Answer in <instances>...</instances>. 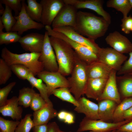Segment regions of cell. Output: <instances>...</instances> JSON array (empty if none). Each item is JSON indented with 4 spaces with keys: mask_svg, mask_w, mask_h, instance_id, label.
Here are the masks:
<instances>
[{
    "mask_svg": "<svg viewBox=\"0 0 132 132\" xmlns=\"http://www.w3.org/2000/svg\"><path fill=\"white\" fill-rule=\"evenodd\" d=\"M0 132H2L0 131Z\"/></svg>",
    "mask_w": 132,
    "mask_h": 132,
    "instance_id": "obj_55",
    "label": "cell"
},
{
    "mask_svg": "<svg viewBox=\"0 0 132 132\" xmlns=\"http://www.w3.org/2000/svg\"><path fill=\"white\" fill-rule=\"evenodd\" d=\"M108 79L104 78H89L85 94L88 98L98 101L104 91Z\"/></svg>",
    "mask_w": 132,
    "mask_h": 132,
    "instance_id": "obj_20",
    "label": "cell"
},
{
    "mask_svg": "<svg viewBox=\"0 0 132 132\" xmlns=\"http://www.w3.org/2000/svg\"><path fill=\"white\" fill-rule=\"evenodd\" d=\"M78 105L74 110L79 113H83L86 118L91 120H98V105L84 97H81L77 100Z\"/></svg>",
    "mask_w": 132,
    "mask_h": 132,
    "instance_id": "obj_18",
    "label": "cell"
},
{
    "mask_svg": "<svg viewBox=\"0 0 132 132\" xmlns=\"http://www.w3.org/2000/svg\"><path fill=\"white\" fill-rule=\"evenodd\" d=\"M52 29L64 34L72 40L87 47L97 55L100 47L95 42V40L84 37L76 31L73 27L66 26Z\"/></svg>",
    "mask_w": 132,
    "mask_h": 132,
    "instance_id": "obj_14",
    "label": "cell"
},
{
    "mask_svg": "<svg viewBox=\"0 0 132 132\" xmlns=\"http://www.w3.org/2000/svg\"><path fill=\"white\" fill-rule=\"evenodd\" d=\"M112 70L99 61L87 65L86 71L88 78H108Z\"/></svg>",
    "mask_w": 132,
    "mask_h": 132,
    "instance_id": "obj_22",
    "label": "cell"
},
{
    "mask_svg": "<svg viewBox=\"0 0 132 132\" xmlns=\"http://www.w3.org/2000/svg\"><path fill=\"white\" fill-rule=\"evenodd\" d=\"M129 54V59L124 62L120 69L117 72L118 75L132 73V51Z\"/></svg>",
    "mask_w": 132,
    "mask_h": 132,
    "instance_id": "obj_40",
    "label": "cell"
},
{
    "mask_svg": "<svg viewBox=\"0 0 132 132\" xmlns=\"http://www.w3.org/2000/svg\"><path fill=\"white\" fill-rule=\"evenodd\" d=\"M130 74H132V73H130Z\"/></svg>",
    "mask_w": 132,
    "mask_h": 132,
    "instance_id": "obj_56",
    "label": "cell"
},
{
    "mask_svg": "<svg viewBox=\"0 0 132 132\" xmlns=\"http://www.w3.org/2000/svg\"><path fill=\"white\" fill-rule=\"evenodd\" d=\"M37 76L38 78L45 83L49 97L55 89L62 87L69 88L67 79L58 71L51 72L44 70L38 74Z\"/></svg>",
    "mask_w": 132,
    "mask_h": 132,
    "instance_id": "obj_10",
    "label": "cell"
},
{
    "mask_svg": "<svg viewBox=\"0 0 132 132\" xmlns=\"http://www.w3.org/2000/svg\"><path fill=\"white\" fill-rule=\"evenodd\" d=\"M131 31H132V28H131Z\"/></svg>",
    "mask_w": 132,
    "mask_h": 132,
    "instance_id": "obj_54",
    "label": "cell"
},
{
    "mask_svg": "<svg viewBox=\"0 0 132 132\" xmlns=\"http://www.w3.org/2000/svg\"><path fill=\"white\" fill-rule=\"evenodd\" d=\"M26 6V12L29 16L33 20L41 22L42 11L41 4L36 0H27Z\"/></svg>",
    "mask_w": 132,
    "mask_h": 132,
    "instance_id": "obj_25",
    "label": "cell"
},
{
    "mask_svg": "<svg viewBox=\"0 0 132 132\" xmlns=\"http://www.w3.org/2000/svg\"><path fill=\"white\" fill-rule=\"evenodd\" d=\"M32 115L29 114L21 120L16 127L15 132H30L34 125L31 118Z\"/></svg>",
    "mask_w": 132,
    "mask_h": 132,
    "instance_id": "obj_32",
    "label": "cell"
},
{
    "mask_svg": "<svg viewBox=\"0 0 132 132\" xmlns=\"http://www.w3.org/2000/svg\"><path fill=\"white\" fill-rule=\"evenodd\" d=\"M71 93L69 88L62 87L54 90L52 94L63 101L68 102L75 107L77 106L78 105V101Z\"/></svg>",
    "mask_w": 132,
    "mask_h": 132,
    "instance_id": "obj_30",
    "label": "cell"
},
{
    "mask_svg": "<svg viewBox=\"0 0 132 132\" xmlns=\"http://www.w3.org/2000/svg\"><path fill=\"white\" fill-rule=\"evenodd\" d=\"M45 28L49 36L61 39L68 44L80 59L87 65L98 61L97 55L88 47L72 40L62 33L54 31L51 26H46Z\"/></svg>",
    "mask_w": 132,
    "mask_h": 132,
    "instance_id": "obj_5",
    "label": "cell"
},
{
    "mask_svg": "<svg viewBox=\"0 0 132 132\" xmlns=\"http://www.w3.org/2000/svg\"><path fill=\"white\" fill-rule=\"evenodd\" d=\"M110 24L102 17L92 13L78 11L75 30L82 35L95 40L104 36Z\"/></svg>",
    "mask_w": 132,
    "mask_h": 132,
    "instance_id": "obj_1",
    "label": "cell"
},
{
    "mask_svg": "<svg viewBox=\"0 0 132 132\" xmlns=\"http://www.w3.org/2000/svg\"><path fill=\"white\" fill-rule=\"evenodd\" d=\"M77 12V10L73 6L65 4L51 25L52 29L66 26L74 28Z\"/></svg>",
    "mask_w": 132,
    "mask_h": 132,
    "instance_id": "obj_13",
    "label": "cell"
},
{
    "mask_svg": "<svg viewBox=\"0 0 132 132\" xmlns=\"http://www.w3.org/2000/svg\"><path fill=\"white\" fill-rule=\"evenodd\" d=\"M131 121L124 120L117 122H108L100 120L90 119L85 117L80 123L77 132L91 131L95 132H109L117 130L121 126Z\"/></svg>",
    "mask_w": 132,
    "mask_h": 132,
    "instance_id": "obj_6",
    "label": "cell"
},
{
    "mask_svg": "<svg viewBox=\"0 0 132 132\" xmlns=\"http://www.w3.org/2000/svg\"><path fill=\"white\" fill-rule=\"evenodd\" d=\"M98 61L117 72L121 69L128 57L112 48H100L97 54Z\"/></svg>",
    "mask_w": 132,
    "mask_h": 132,
    "instance_id": "obj_7",
    "label": "cell"
},
{
    "mask_svg": "<svg viewBox=\"0 0 132 132\" xmlns=\"http://www.w3.org/2000/svg\"><path fill=\"white\" fill-rule=\"evenodd\" d=\"M132 106V97L124 98L117 106L114 112L113 120L115 122L123 121L122 119L123 114Z\"/></svg>",
    "mask_w": 132,
    "mask_h": 132,
    "instance_id": "obj_29",
    "label": "cell"
},
{
    "mask_svg": "<svg viewBox=\"0 0 132 132\" xmlns=\"http://www.w3.org/2000/svg\"><path fill=\"white\" fill-rule=\"evenodd\" d=\"M122 119L124 120L132 121V106L125 112Z\"/></svg>",
    "mask_w": 132,
    "mask_h": 132,
    "instance_id": "obj_46",
    "label": "cell"
},
{
    "mask_svg": "<svg viewBox=\"0 0 132 132\" xmlns=\"http://www.w3.org/2000/svg\"><path fill=\"white\" fill-rule=\"evenodd\" d=\"M4 28V25L0 19V33L3 32V30Z\"/></svg>",
    "mask_w": 132,
    "mask_h": 132,
    "instance_id": "obj_49",
    "label": "cell"
},
{
    "mask_svg": "<svg viewBox=\"0 0 132 132\" xmlns=\"http://www.w3.org/2000/svg\"><path fill=\"white\" fill-rule=\"evenodd\" d=\"M65 3L72 5L77 10L87 9L92 10L101 16L110 24L111 22L110 14L103 9L102 0H63Z\"/></svg>",
    "mask_w": 132,
    "mask_h": 132,
    "instance_id": "obj_12",
    "label": "cell"
},
{
    "mask_svg": "<svg viewBox=\"0 0 132 132\" xmlns=\"http://www.w3.org/2000/svg\"><path fill=\"white\" fill-rule=\"evenodd\" d=\"M34 76L31 72L29 75L27 80L30 83L32 88L34 87L38 90L41 96L47 103L51 102L49 98L46 85L43 83L42 80L36 78Z\"/></svg>",
    "mask_w": 132,
    "mask_h": 132,
    "instance_id": "obj_26",
    "label": "cell"
},
{
    "mask_svg": "<svg viewBox=\"0 0 132 132\" xmlns=\"http://www.w3.org/2000/svg\"><path fill=\"white\" fill-rule=\"evenodd\" d=\"M107 7L114 8L121 12L123 18L127 17L128 13L132 9L129 0H109L106 3Z\"/></svg>",
    "mask_w": 132,
    "mask_h": 132,
    "instance_id": "obj_27",
    "label": "cell"
},
{
    "mask_svg": "<svg viewBox=\"0 0 132 132\" xmlns=\"http://www.w3.org/2000/svg\"><path fill=\"white\" fill-rule=\"evenodd\" d=\"M10 67L12 72L18 78L22 80H27L29 75L32 72L29 68L22 65L14 64Z\"/></svg>",
    "mask_w": 132,
    "mask_h": 132,
    "instance_id": "obj_35",
    "label": "cell"
},
{
    "mask_svg": "<svg viewBox=\"0 0 132 132\" xmlns=\"http://www.w3.org/2000/svg\"><path fill=\"white\" fill-rule=\"evenodd\" d=\"M117 104L110 99H104L99 101L98 104L99 120L105 121L113 120Z\"/></svg>",
    "mask_w": 132,
    "mask_h": 132,
    "instance_id": "obj_23",
    "label": "cell"
},
{
    "mask_svg": "<svg viewBox=\"0 0 132 132\" xmlns=\"http://www.w3.org/2000/svg\"><path fill=\"white\" fill-rule=\"evenodd\" d=\"M116 131V130L114 131H113L109 132H115ZM93 132V131H91V132Z\"/></svg>",
    "mask_w": 132,
    "mask_h": 132,
    "instance_id": "obj_52",
    "label": "cell"
},
{
    "mask_svg": "<svg viewBox=\"0 0 132 132\" xmlns=\"http://www.w3.org/2000/svg\"><path fill=\"white\" fill-rule=\"evenodd\" d=\"M116 80L122 96L124 98L132 97V74H127L116 76Z\"/></svg>",
    "mask_w": 132,
    "mask_h": 132,
    "instance_id": "obj_24",
    "label": "cell"
},
{
    "mask_svg": "<svg viewBox=\"0 0 132 132\" xmlns=\"http://www.w3.org/2000/svg\"><path fill=\"white\" fill-rule=\"evenodd\" d=\"M22 0H0V2L9 7L13 10L15 13V16L18 15L21 12L22 8Z\"/></svg>",
    "mask_w": 132,
    "mask_h": 132,
    "instance_id": "obj_38",
    "label": "cell"
},
{
    "mask_svg": "<svg viewBox=\"0 0 132 132\" xmlns=\"http://www.w3.org/2000/svg\"><path fill=\"white\" fill-rule=\"evenodd\" d=\"M43 44L39 60L43 66L44 70L51 72H57L58 66L56 55L46 31L44 34Z\"/></svg>",
    "mask_w": 132,
    "mask_h": 132,
    "instance_id": "obj_8",
    "label": "cell"
},
{
    "mask_svg": "<svg viewBox=\"0 0 132 132\" xmlns=\"http://www.w3.org/2000/svg\"><path fill=\"white\" fill-rule=\"evenodd\" d=\"M121 30L124 33L129 34L131 31L132 26V17L131 15L121 19Z\"/></svg>",
    "mask_w": 132,
    "mask_h": 132,
    "instance_id": "obj_41",
    "label": "cell"
},
{
    "mask_svg": "<svg viewBox=\"0 0 132 132\" xmlns=\"http://www.w3.org/2000/svg\"><path fill=\"white\" fill-rule=\"evenodd\" d=\"M22 37L17 32L10 31L0 33V44H8L19 42Z\"/></svg>",
    "mask_w": 132,
    "mask_h": 132,
    "instance_id": "obj_33",
    "label": "cell"
},
{
    "mask_svg": "<svg viewBox=\"0 0 132 132\" xmlns=\"http://www.w3.org/2000/svg\"><path fill=\"white\" fill-rule=\"evenodd\" d=\"M15 82L10 83L5 87L0 89V107L6 103L10 92L16 84Z\"/></svg>",
    "mask_w": 132,
    "mask_h": 132,
    "instance_id": "obj_39",
    "label": "cell"
},
{
    "mask_svg": "<svg viewBox=\"0 0 132 132\" xmlns=\"http://www.w3.org/2000/svg\"><path fill=\"white\" fill-rule=\"evenodd\" d=\"M48 124L34 126L33 128V132H47L48 128Z\"/></svg>",
    "mask_w": 132,
    "mask_h": 132,
    "instance_id": "obj_43",
    "label": "cell"
},
{
    "mask_svg": "<svg viewBox=\"0 0 132 132\" xmlns=\"http://www.w3.org/2000/svg\"><path fill=\"white\" fill-rule=\"evenodd\" d=\"M40 3L42 7L41 22L45 26H50L65 4L63 0H41Z\"/></svg>",
    "mask_w": 132,
    "mask_h": 132,
    "instance_id": "obj_11",
    "label": "cell"
},
{
    "mask_svg": "<svg viewBox=\"0 0 132 132\" xmlns=\"http://www.w3.org/2000/svg\"><path fill=\"white\" fill-rule=\"evenodd\" d=\"M5 5L4 12L0 17V19L2 22L6 32L11 31L13 27L15 24L16 20L12 14V10L8 6Z\"/></svg>",
    "mask_w": 132,
    "mask_h": 132,
    "instance_id": "obj_31",
    "label": "cell"
},
{
    "mask_svg": "<svg viewBox=\"0 0 132 132\" xmlns=\"http://www.w3.org/2000/svg\"><path fill=\"white\" fill-rule=\"evenodd\" d=\"M12 71L10 66L2 58L0 59V85L5 84L11 77Z\"/></svg>",
    "mask_w": 132,
    "mask_h": 132,
    "instance_id": "obj_34",
    "label": "cell"
},
{
    "mask_svg": "<svg viewBox=\"0 0 132 132\" xmlns=\"http://www.w3.org/2000/svg\"><path fill=\"white\" fill-rule=\"evenodd\" d=\"M64 121L69 124L74 123L75 122L74 117L73 114L67 112Z\"/></svg>",
    "mask_w": 132,
    "mask_h": 132,
    "instance_id": "obj_45",
    "label": "cell"
},
{
    "mask_svg": "<svg viewBox=\"0 0 132 132\" xmlns=\"http://www.w3.org/2000/svg\"></svg>",
    "mask_w": 132,
    "mask_h": 132,
    "instance_id": "obj_57",
    "label": "cell"
},
{
    "mask_svg": "<svg viewBox=\"0 0 132 132\" xmlns=\"http://www.w3.org/2000/svg\"><path fill=\"white\" fill-rule=\"evenodd\" d=\"M117 130L126 132H132V121L121 126Z\"/></svg>",
    "mask_w": 132,
    "mask_h": 132,
    "instance_id": "obj_42",
    "label": "cell"
},
{
    "mask_svg": "<svg viewBox=\"0 0 132 132\" xmlns=\"http://www.w3.org/2000/svg\"><path fill=\"white\" fill-rule=\"evenodd\" d=\"M49 40L56 55L58 71L64 76L70 75L74 67L76 53L62 39L50 36Z\"/></svg>",
    "mask_w": 132,
    "mask_h": 132,
    "instance_id": "obj_2",
    "label": "cell"
},
{
    "mask_svg": "<svg viewBox=\"0 0 132 132\" xmlns=\"http://www.w3.org/2000/svg\"><path fill=\"white\" fill-rule=\"evenodd\" d=\"M58 132H64V131H62L61 130H60Z\"/></svg>",
    "mask_w": 132,
    "mask_h": 132,
    "instance_id": "obj_53",
    "label": "cell"
},
{
    "mask_svg": "<svg viewBox=\"0 0 132 132\" xmlns=\"http://www.w3.org/2000/svg\"><path fill=\"white\" fill-rule=\"evenodd\" d=\"M44 36V34L31 33L21 37L19 42L22 48L26 51L31 53H41Z\"/></svg>",
    "mask_w": 132,
    "mask_h": 132,
    "instance_id": "obj_16",
    "label": "cell"
},
{
    "mask_svg": "<svg viewBox=\"0 0 132 132\" xmlns=\"http://www.w3.org/2000/svg\"><path fill=\"white\" fill-rule=\"evenodd\" d=\"M46 103L40 94L36 92L33 97L30 107L32 110L35 111L42 108Z\"/></svg>",
    "mask_w": 132,
    "mask_h": 132,
    "instance_id": "obj_37",
    "label": "cell"
},
{
    "mask_svg": "<svg viewBox=\"0 0 132 132\" xmlns=\"http://www.w3.org/2000/svg\"><path fill=\"white\" fill-rule=\"evenodd\" d=\"M58 113L54 108L52 102L47 103L42 108L33 113V121L34 126L48 124L50 120L57 116Z\"/></svg>",
    "mask_w": 132,
    "mask_h": 132,
    "instance_id": "obj_19",
    "label": "cell"
},
{
    "mask_svg": "<svg viewBox=\"0 0 132 132\" xmlns=\"http://www.w3.org/2000/svg\"><path fill=\"white\" fill-rule=\"evenodd\" d=\"M87 65L77 55L71 76L67 78L70 86L69 90L77 101L85 94L89 79L86 71Z\"/></svg>",
    "mask_w": 132,
    "mask_h": 132,
    "instance_id": "obj_4",
    "label": "cell"
},
{
    "mask_svg": "<svg viewBox=\"0 0 132 132\" xmlns=\"http://www.w3.org/2000/svg\"><path fill=\"white\" fill-rule=\"evenodd\" d=\"M19 121H13L6 120L0 117V129L2 132H15V129L20 122Z\"/></svg>",
    "mask_w": 132,
    "mask_h": 132,
    "instance_id": "obj_36",
    "label": "cell"
},
{
    "mask_svg": "<svg viewBox=\"0 0 132 132\" xmlns=\"http://www.w3.org/2000/svg\"><path fill=\"white\" fill-rule=\"evenodd\" d=\"M130 4L132 8V0H129Z\"/></svg>",
    "mask_w": 132,
    "mask_h": 132,
    "instance_id": "obj_50",
    "label": "cell"
},
{
    "mask_svg": "<svg viewBox=\"0 0 132 132\" xmlns=\"http://www.w3.org/2000/svg\"><path fill=\"white\" fill-rule=\"evenodd\" d=\"M40 55V53H14L4 47L2 50L1 56L9 66L14 64L23 65L29 68L35 76L44 70L42 64L39 60Z\"/></svg>",
    "mask_w": 132,
    "mask_h": 132,
    "instance_id": "obj_3",
    "label": "cell"
},
{
    "mask_svg": "<svg viewBox=\"0 0 132 132\" xmlns=\"http://www.w3.org/2000/svg\"><path fill=\"white\" fill-rule=\"evenodd\" d=\"M67 111L65 110H62L58 113L57 116L58 118L60 120L64 121Z\"/></svg>",
    "mask_w": 132,
    "mask_h": 132,
    "instance_id": "obj_47",
    "label": "cell"
},
{
    "mask_svg": "<svg viewBox=\"0 0 132 132\" xmlns=\"http://www.w3.org/2000/svg\"><path fill=\"white\" fill-rule=\"evenodd\" d=\"M115 132H124V131H118V130H117L115 131Z\"/></svg>",
    "mask_w": 132,
    "mask_h": 132,
    "instance_id": "obj_51",
    "label": "cell"
},
{
    "mask_svg": "<svg viewBox=\"0 0 132 132\" xmlns=\"http://www.w3.org/2000/svg\"><path fill=\"white\" fill-rule=\"evenodd\" d=\"M3 4L0 2V14L2 15L5 11V9L4 8L2 4Z\"/></svg>",
    "mask_w": 132,
    "mask_h": 132,
    "instance_id": "obj_48",
    "label": "cell"
},
{
    "mask_svg": "<svg viewBox=\"0 0 132 132\" xmlns=\"http://www.w3.org/2000/svg\"><path fill=\"white\" fill-rule=\"evenodd\" d=\"M36 92L33 88L24 87L19 90L18 97L19 105L24 108L30 107L33 97Z\"/></svg>",
    "mask_w": 132,
    "mask_h": 132,
    "instance_id": "obj_28",
    "label": "cell"
},
{
    "mask_svg": "<svg viewBox=\"0 0 132 132\" xmlns=\"http://www.w3.org/2000/svg\"><path fill=\"white\" fill-rule=\"evenodd\" d=\"M105 40L107 44L121 54L129 53L132 51V43L126 37L118 31L109 33Z\"/></svg>",
    "mask_w": 132,
    "mask_h": 132,
    "instance_id": "obj_15",
    "label": "cell"
},
{
    "mask_svg": "<svg viewBox=\"0 0 132 132\" xmlns=\"http://www.w3.org/2000/svg\"><path fill=\"white\" fill-rule=\"evenodd\" d=\"M22 2L21 10L18 15L14 16L16 22L11 31L17 32L21 35L24 32L29 30H40L45 27V26L42 23L34 21L29 16L26 11V4L25 1L22 0Z\"/></svg>",
    "mask_w": 132,
    "mask_h": 132,
    "instance_id": "obj_9",
    "label": "cell"
},
{
    "mask_svg": "<svg viewBox=\"0 0 132 132\" xmlns=\"http://www.w3.org/2000/svg\"><path fill=\"white\" fill-rule=\"evenodd\" d=\"M48 125L47 132H58L60 130L58 125L55 122L49 123Z\"/></svg>",
    "mask_w": 132,
    "mask_h": 132,
    "instance_id": "obj_44",
    "label": "cell"
},
{
    "mask_svg": "<svg viewBox=\"0 0 132 132\" xmlns=\"http://www.w3.org/2000/svg\"><path fill=\"white\" fill-rule=\"evenodd\" d=\"M19 105L18 97L13 96L0 107V112L4 116L10 117L13 120L19 121L22 118L23 109Z\"/></svg>",
    "mask_w": 132,
    "mask_h": 132,
    "instance_id": "obj_21",
    "label": "cell"
},
{
    "mask_svg": "<svg viewBox=\"0 0 132 132\" xmlns=\"http://www.w3.org/2000/svg\"><path fill=\"white\" fill-rule=\"evenodd\" d=\"M117 71L112 70L108 79L104 91L98 101L110 99L119 104L121 102L116 80Z\"/></svg>",
    "mask_w": 132,
    "mask_h": 132,
    "instance_id": "obj_17",
    "label": "cell"
}]
</instances>
